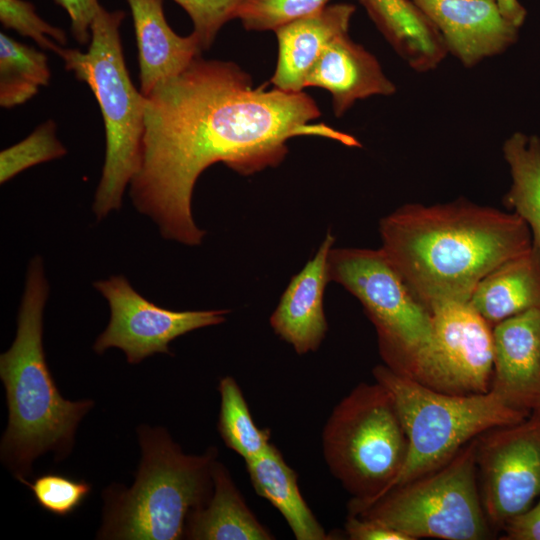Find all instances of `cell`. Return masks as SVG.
I'll return each instance as SVG.
<instances>
[{
    "label": "cell",
    "mask_w": 540,
    "mask_h": 540,
    "mask_svg": "<svg viewBox=\"0 0 540 540\" xmlns=\"http://www.w3.org/2000/svg\"><path fill=\"white\" fill-rule=\"evenodd\" d=\"M476 438L439 468L393 487L371 502L349 501L348 513L376 521L409 540L489 539L492 528L479 492Z\"/></svg>",
    "instance_id": "ba28073f"
},
{
    "label": "cell",
    "mask_w": 540,
    "mask_h": 540,
    "mask_svg": "<svg viewBox=\"0 0 540 540\" xmlns=\"http://www.w3.org/2000/svg\"><path fill=\"white\" fill-rule=\"evenodd\" d=\"M138 47L140 92L148 96L162 80L184 71L203 51L198 37L179 36L169 26L163 0H126Z\"/></svg>",
    "instance_id": "ac0fdd59"
},
{
    "label": "cell",
    "mask_w": 540,
    "mask_h": 540,
    "mask_svg": "<svg viewBox=\"0 0 540 540\" xmlns=\"http://www.w3.org/2000/svg\"><path fill=\"white\" fill-rule=\"evenodd\" d=\"M502 150L512 179L503 203L525 221L540 248V139L516 132Z\"/></svg>",
    "instance_id": "603a6c76"
},
{
    "label": "cell",
    "mask_w": 540,
    "mask_h": 540,
    "mask_svg": "<svg viewBox=\"0 0 540 540\" xmlns=\"http://www.w3.org/2000/svg\"><path fill=\"white\" fill-rule=\"evenodd\" d=\"M439 33L447 53L465 67L508 49L520 25L497 0H409Z\"/></svg>",
    "instance_id": "4fadbf2b"
},
{
    "label": "cell",
    "mask_w": 540,
    "mask_h": 540,
    "mask_svg": "<svg viewBox=\"0 0 540 540\" xmlns=\"http://www.w3.org/2000/svg\"><path fill=\"white\" fill-rule=\"evenodd\" d=\"M325 462L352 495L368 503L383 495L402 469L407 435L389 390L360 383L333 408L322 432Z\"/></svg>",
    "instance_id": "52a82bcc"
},
{
    "label": "cell",
    "mask_w": 540,
    "mask_h": 540,
    "mask_svg": "<svg viewBox=\"0 0 540 540\" xmlns=\"http://www.w3.org/2000/svg\"><path fill=\"white\" fill-rule=\"evenodd\" d=\"M110 307V320L97 337L93 350L103 354L118 348L130 364H138L156 354H170L174 339L196 329L226 320L228 310L174 311L162 308L139 294L124 276L94 282Z\"/></svg>",
    "instance_id": "7c38bea8"
},
{
    "label": "cell",
    "mask_w": 540,
    "mask_h": 540,
    "mask_svg": "<svg viewBox=\"0 0 540 540\" xmlns=\"http://www.w3.org/2000/svg\"><path fill=\"white\" fill-rule=\"evenodd\" d=\"M480 497L491 528L502 530L540 497V410L476 438Z\"/></svg>",
    "instance_id": "8fae6325"
},
{
    "label": "cell",
    "mask_w": 540,
    "mask_h": 540,
    "mask_svg": "<svg viewBox=\"0 0 540 540\" xmlns=\"http://www.w3.org/2000/svg\"><path fill=\"white\" fill-rule=\"evenodd\" d=\"M141 460L130 488L114 484L103 491L97 539L178 540L194 510L213 492L212 470L218 450L187 455L166 429L138 427Z\"/></svg>",
    "instance_id": "277c9868"
},
{
    "label": "cell",
    "mask_w": 540,
    "mask_h": 540,
    "mask_svg": "<svg viewBox=\"0 0 540 540\" xmlns=\"http://www.w3.org/2000/svg\"><path fill=\"white\" fill-rule=\"evenodd\" d=\"M380 234L381 250L429 311L469 302L488 273L533 244L516 213L464 199L401 206L381 220Z\"/></svg>",
    "instance_id": "7a4b0ae2"
},
{
    "label": "cell",
    "mask_w": 540,
    "mask_h": 540,
    "mask_svg": "<svg viewBox=\"0 0 540 540\" xmlns=\"http://www.w3.org/2000/svg\"><path fill=\"white\" fill-rule=\"evenodd\" d=\"M334 242L329 231L315 256L292 277L270 317L274 332L299 355L316 351L328 329L323 297L330 281L328 257Z\"/></svg>",
    "instance_id": "9a60e30c"
},
{
    "label": "cell",
    "mask_w": 540,
    "mask_h": 540,
    "mask_svg": "<svg viewBox=\"0 0 540 540\" xmlns=\"http://www.w3.org/2000/svg\"><path fill=\"white\" fill-rule=\"evenodd\" d=\"M320 110L308 94L253 87L230 61L201 56L146 96L142 159L130 182L135 208L150 217L163 238L201 244L192 193L201 173L222 162L241 175L279 165L296 136H318L360 147L347 133L312 123Z\"/></svg>",
    "instance_id": "6da1fadb"
},
{
    "label": "cell",
    "mask_w": 540,
    "mask_h": 540,
    "mask_svg": "<svg viewBox=\"0 0 540 540\" xmlns=\"http://www.w3.org/2000/svg\"><path fill=\"white\" fill-rule=\"evenodd\" d=\"M491 390L531 412L540 398V308L509 317L492 328Z\"/></svg>",
    "instance_id": "5bb4252c"
},
{
    "label": "cell",
    "mask_w": 540,
    "mask_h": 540,
    "mask_svg": "<svg viewBox=\"0 0 540 540\" xmlns=\"http://www.w3.org/2000/svg\"><path fill=\"white\" fill-rule=\"evenodd\" d=\"M67 149L56 137V123L47 120L28 137L0 153V183L37 164L63 157Z\"/></svg>",
    "instance_id": "484cf974"
},
{
    "label": "cell",
    "mask_w": 540,
    "mask_h": 540,
    "mask_svg": "<svg viewBox=\"0 0 540 540\" xmlns=\"http://www.w3.org/2000/svg\"><path fill=\"white\" fill-rule=\"evenodd\" d=\"M51 72L45 53L0 33V105L13 108L49 84Z\"/></svg>",
    "instance_id": "cb8c5ba5"
},
{
    "label": "cell",
    "mask_w": 540,
    "mask_h": 540,
    "mask_svg": "<svg viewBox=\"0 0 540 540\" xmlns=\"http://www.w3.org/2000/svg\"><path fill=\"white\" fill-rule=\"evenodd\" d=\"M304 86L327 90L336 117L342 116L357 100L388 96L396 90L375 56L352 41L348 33L329 43L307 74Z\"/></svg>",
    "instance_id": "2e32d148"
},
{
    "label": "cell",
    "mask_w": 540,
    "mask_h": 540,
    "mask_svg": "<svg viewBox=\"0 0 540 540\" xmlns=\"http://www.w3.org/2000/svg\"><path fill=\"white\" fill-rule=\"evenodd\" d=\"M0 21L5 28L31 38L41 48L57 55L67 43L66 33L43 20L34 5L25 0H0Z\"/></svg>",
    "instance_id": "f1b7e54d"
},
{
    "label": "cell",
    "mask_w": 540,
    "mask_h": 540,
    "mask_svg": "<svg viewBox=\"0 0 540 540\" xmlns=\"http://www.w3.org/2000/svg\"><path fill=\"white\" fill-rule=\"evenodd\" d=\"M245 464L255 492L281 513L297 540L329 539L299 490L296 472L276 446Z\"/></svg>",
    "instance_id": "7402d4cb"
},
{
    "label": "cell",
    "mask_w": 540,
    "mask_h": 540,
    "mask_svg": "<svg viewBox=\"0 0 540 540\" xmlns=\"http://www.w3.org/2000/svg\"><path fill=\"white\" fill-rule=\"evenodd\" d=\"M471 306L493 327L533 308H540V248L532 247L493 269L477 285Z\"/></svg>",
    "instance_id": "d6986e66"
},
{
    "label": "cell",
    "mask_w": 540,
    "mask_h": 540,
    "mask_svg": "<svg viewBox=\"0 0 540 540\" xmlns=\"http://www.w3.org/2000/svg\"><path fill=\"white\" fill-rule=\"evenodd\" d=\"M355 12L351 4L329 5L276 30L278 59L271 78L274 88L302 92L307 74L339 35L348 33Z\"/></svg>",
    "instance_id": "e0dca14e"
},
{
    "label": "cell",
    "mask_w": 540,
    "mask_h": 540,
    "mask_svg": "<svg viewBox=\"0 0 540 540\" xmlns=\"http://www.w3.org/2000/svg\"><path fill=\"white\" fill-rule=\"evenodd\" d=\"M48 292L43 261L35 256L28 265L15 339L0 355L9 414L0 456L19 481L31 474L33 462L41 455L54 452L58 460L67 457L80 421L94 406L90 399L63 398L49 370L43 348Z\"/></svg>",
    "instance_id": "3957f363"
},
{
    "label": "cell",
    "mask_w": 540,
    "mask_h": 540,
    "mask_svg": "<svg viewBox=\"0 0 540 540\" xmlns=\"http://www.w3.org/2000/svg\"><path fill=\"white\" fill-rule=\"evenodd\" d=\"M432 334L408 377L453 395L484 394L493 376L492 326L469 302L434 306Z\"/></svg>",
    "instance_id": "30bf717a"
},
{
    "label": "cell",
    "mask_w": 540,
    "mask_h": 540,
    "mask_svg": "<svg viewBox=\"0 0 540 540\" xmlns=\"http://www.w3.org/2000/svg\"><path fill=\"white\" fill-rule=\"evenodd\" d=\"M534 409H539V410H540V398H539V400L537 401V403H536Z\"/></svg>",
    "instance_id": "e575fe53"
},
{
    "label": "cell",
    "mask_w": 540,
    "mask_h": 540,
    "mask_svg": "<svg viewBox=\"0 0 540 540\" xmlns=\"http://www.w3.org/2000/svg\"><path fill=\"white\" fill-rule=\"evenodd\" d=\"M330 0H245L237 11L247 30L266 31L314 14Z\"/></svg>",
    "instance_id": "4316f807"
},
{
    "label": "cell",
    "mask_w": 540,
    "mask_h": 540,
    "mask_svg": "<svg viewBox=\"0 0 540 540\" xmlns=\"http://www.w3.org/2000/svg\"><path fill=\"white\" fill-rule=\"evenodd\" d=\"M373 375L393 396L408 440L404 465L388 490L439 468L485 431L518 423L530 414L511 406L492 390L474 395L447 394L386 365L374 367Z\"/></svg>",
    "instance_id": "8992f818"
},
{
    "label": "cell",
    "mask_w": 540,
    "mask_h": 540,
    "mask_svg": "<svg viewBox=\"0 0 540 540\" xmlns=\"http://www.w3.org/2000/svg\"><path fill=\"white\" fill-rule=\"evenodd\" d=\"M33 493L39 506L57 516H67L82 505L91 491L85 480H76L61 474L47 473L32 482L20 481Z\"/></svg>",
    "instance_id": "83f0119b"
},
{
    "label": "cell",
    "mask_w": 540,
    "mask_h": 540,
    "mask_svg": "<svg viewBox=\"0 0 540 540\" xmlns=\"http://www.w3.org/2000/svg\"><path fill=\"white\" fill-rule=\"evenodd\" d=\"M329 280L362 304L375 326L385 365L408 376L432 334V314L380 249L332 248Z\"/></svg>",
    "instance_id": "9c48e42d"
},
{
    "label": "cell",
    "mask_w": 540,
    "mask_h": 540,
    "mask_svg": "<svg viewBox=\"0 0 540 540\" xmlns=\"http://www.w3.org/2000/svg\"><path fill=\"white\" fill-rule=\"evenodd\" d=\"M500 7L509 15L519 17L525 9L521 6L518 0H497Z\"/></svg>",
    "instance_id": "836d02e7"
},
{
    "label": "cell",
    "mask_w": 540,
    "mask_h": 540,
    "mask_svg": "<svg viewBox=\"0 0 540 540\" xmlns=\"http://www.w3.org/2000/svg\"><path fill=\"white\" fill-rule=\"evenodd\" d=\"M371 19L401 58L415 71H425L445 55L434 26L409 0H361Z\"/></svg>",
    "instance_id": "44dd1931"
},
{
    "label": "cell",
    "mask_w": 540,
    "mask_h": 540,
    "mask_svg": "<svg viewBox=\"0 0 540 540\" xmlns=\"http://www.w3.org/2000/svg\"><path fill=\"white\" fill-rule=\"evenodd\" d=\"M125 16L122 10L101 6L91 24L87 52L63 48L58 55L66 70L90 87L104 121L105 161L93 202L98 220L120 209L142 159L146 97L136 89L126 67L120 38Z\"/></svg>",
    "instance_id": "5b68a950"
},
{
    "label": "cell",
    "mask_w": 540,
    "mask_h": 540,
    "mask_svg": "<svg viewBox=\"0 0 540 540\" xmlns=\"http://www.w3.org/2000/svg\"><path fill=\"white\" fill-rule=\"evenodd\" d=\"M218 390V431L225 445L244 461L261 456L272 445L270 431L255 424L242 390L233 377L220 379Z\"/></svg>",
    "instance_id": "d4e9b609"
},
{
    "label": "cell",
    "mask_w": 540,
    "mask_h": 540,
    "mask_svg": "<svg viewBox=\"0 0 540 540\" xmlns=\"http://www.w3.org/2000/svg\"><path fill=\"white\" fill-rule=\"evenodd\" d=\"M504 540H540V499L502 528Z\"/></svg>",
    "instance_id": "d6a6232c"
},
{
    "label": "cell",
    "mask_w": 540,
    "mask_h": 540,
    "mask_svg": "<svg viewBox=\"0 0 540 540\" xmlns=\"http://www.w3.org/2000/svg\"><path fill=\"white\" fill-rule=\"evenodd\" d=\"M190 16L203 50L213 44L225 23L236 18L245 0H174Z\"/></svg>",
    "instance_id": "f546056e"
},
{
    "label": "cell",
    "mask_w": 540,
    "mask_h": 540,
    "mask_svg": "<svg viewBox=\"0 0 540 540\" xmlns=\"http://www.w3.org/2000/svg\"><path fill=\"white\" fill-rule=\"evenodd\" d=\"M69 15L71 32L74 39L81 45H87L91 40V24L101 5L98 0H54Z\"/></svg>",
    "instance_id": "4dcf8cb0"
},
{
    "label": "cell",
    "mask_w": 540,
    "mask_h": 540,
    "mask_svg": "<svg viewBox=\"0 0 540 540\" xmlns=\"http://www.w3.org/2000/svg\"><path fill=\"white\" fill-rule=\"evenodd\" d=\"M213 492L188 517L185 538L192 540H271L275 537L249 509L227 468L217 460Z\"/></svg>",
    "instance_id": "ffe728a7"
},
{
    "label": "cell",
    "mask_w": 540,
    "mask_h": 540,
    "mask_svg": "<svg viewBox=\"0 0 540 540\" xmlns=\"http://www.w3.org/2000/svg\"><path fill=\"white\" fill-rule=\"evenodd\" d=\"M345 532L351 540H409L404 534L376 521L349 513L345 522Z\"/></svg>",
    "instance_id": "1f68e13d"
}]
</instances>
